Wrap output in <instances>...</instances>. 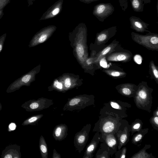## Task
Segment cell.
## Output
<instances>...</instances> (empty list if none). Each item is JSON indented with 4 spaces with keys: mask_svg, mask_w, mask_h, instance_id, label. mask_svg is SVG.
Masks as SVG:
<instances>
[{
    "mask_svg": "<svg viewBox=\"0 0 158 158\" xmlns=\"http://www.w3.org/2000/svg\"><path fill=\"white\" fill-rule=\"evenodd\" d=\"M98 119L95 123L93 132H98L100 135L115 134L121 125L118 115L107 112L99 114Z\"/></svg>",
    "mask_w": 158,
    "mask_h": 158,
    "instance_id": "1",
    "label": "cell"
},
{
    "mask_svg": "<svg viewBox=\"0 0 158 158\" xmlns=\"http://www.w3.org/2000/svg\"><path fill=\"white\" fill-rule=\"evenodd\" d=\"M133 100L137 107L150 113L153 102L152 93L153 89L150 87L147 82L142 81L138 85Z\"/></svg>",
    "mask_w": 158,
    "mask_h": 158,
    "instance_id": "2",
    "label": "cell"
},
{
    "mask_svg": "<svg viewBox=\"0 0 158 158\" xmlns=\"http://www.w3.org/2000/svg\"><path fill=\"white\" fill-rule=\"evenodd\" d=\"M131 105L120 100H110L104 103L100 111L99 114L107 112L117 114L120 119L128 116L127 112Z\"/></svg>",
    "mask_w": 158,
    "mask_h": 158,
    "instance_id": "3",
    "label": "cell"
},
{
    "mask_svg": "<svg viewBox=\"0 0 158 158\" xmlns=\"http://www.w3.org/2000/svg\"><path fill=\"white\" fill-rule=\"evenodd\" d=\"M92 105L95 106L94 96L92 95H82L68 99L63 110L70 111L79 110Z\"/></svg>",
    "mask_w": 158,
    "mask_h": 158,
    "instance_id": "4",
    "label": "cell"
},
{
    "mask_svg": "<svg viewBox=\"0 0 158 158\" xmlns=\"http://www.w3.org/2000/svg\"><path fill=\"white\" fill-rule=\"evenodd\" d=\"M132 40L138 44L148 50L158 51V34L152 32L145 35L134 32L131 33Z\"/></svg>",
    "mask_w": 158,
    "mask_h": 158,
    "instance_id": "5",
    "label": "cell"
},
{
    "mask_svg": "<svg viewBox=\"0 0 158 158\" xmlns=\"http://www.w3.org/2000/svg\"><path fill=\"white\" fill-rule=\"evenodd\" d=\"M54 104L52 100L42 98L37 100H31L25 102L21 107L27 111H40L47 109Z\"/></svg>",
    "mask_w": 158,
    "mask_h": 158,
    "instance_id": "6",
    "label": "cell"
},
{
    "mask_svg": "<svg viewBox=\"0 0 158 158\" xmlns=\"http://www.w3.org/2000/svg\"><path fill=\"white\" fill-rule=\"evenodd\" d=\"M91 127V124L87 123L75 135L74 146L76 150L79 153L83 151L88 141Z\"/></svg>",
    "mask_w": 158,
    "mask_h": 158,
    "instance_id": "7",
    "label": "cell"
},
{
    "mask_svg": "<svg viewBox=\"0 0 158 158\" xmlns=\"http://www.w3.org/2000/svg\"><path fill=\"white\" fill-rule=\"evenodd\" d=\"M130 132L131 125L128 122L124 119H121V125L116 133L118 141V150L125 146L129 142Z\"/></svg>",
    "mask_w": 158,
    "mask_h": 158,
    "instance_id": "8",
    "label": "cell"
},
{
    "mask_svg": "<svg viewBox=\"0 0 158 158\" xmlns=\"http://www.w3.org/2000/svg\"><path fill=\"white\" fill-rule=\"evenodd\" d=\"M114 8L110 3H101L94 7L93 14L100 22H103L105 19L111 15Z\"/></svg>",
    "mask_w": 158,
    "mask_h": 158,
    "instance_id": "9",
    "label": "cell"
},
{
    "mask_svg": "<svg viewBox=\"0 0 158 158\" xmlns=\"http://www.w3.org/2000/svg\"><path fill=\"white\" fill-rule=\"evenodd\" d=\"M100 135V142L105 143L110 150V156H112L117 152L118 148V141L116 134L110 133Z\"/></svg>",
    "mask_w": 158,
    "mask_h": 158,
    "instance_id": "10",
    "label": "cell"
},
{
    "mask_svg": "<svg viewBox=\"0 0 158 158\" xmlns=\"http://www.w3.org/2000/svg\"><path fill=\"white\" fill-rule=\"evenodd\" d=\"M138 88L137 85L131 83H125L119 84L115 89L120 94L125 97L133 98Z\"/></svg>",
    "mask_w": 158,
    "mask_h": 158,
    "instance_id": "11",
    "label": "cell"
},
{
    "mask_svg": "<svg viewBox=\"0 0 158 158\" xmlns=\"http://www.w3.org/2000/svg\"><path fill=\"white\" fill-rule=\"evenodd\" d=\"M63 2L64 0L56 2L42 15L39 20H47L56 16L61 12Z\"/></svg>",
    "mask_w": 158,
    "mask_h": 158,
    "instance_id": "12",
    "label": "cell"
},
{
    "mask_svg": "<svg viewBox=\"0 0 158 158\" xmlns=\"http://www.w3.org/2000/svg\"><path fill=\"white\" fill-rule=\"evenodd\" d=\"M117 31V26H115L104 29L98 33L96 36L97 44L101 45L106 43L115 35Z\"/></svg>",
    "mask_w": 158,
    "mask_h": 158,
    "instance_id": "13",
    "label": "cell"
},
{
    "mask_svg": "<svg viewBox=\"0 0 158 158\" xmlns=\"http://www.w3.org/2000/svg\"><path fill=\"white\" fill-rule=\"evenodd\" d=\"M129 20L130 27L136 31L141 33L151 32L148 30L149 24L143 21L139 17L131 16Z\"/></svg>",
    "mask_w": 158,
    "mask_h": 158,
    "instance_id": "14",
    "label": "cell"
},
{
    "mask_svg": "<svg viewBox=\"0 0 158 158\" xmlns=\"http://www.w3.org/2000/svg\"><path fill=\"white\" fill-rule=\"evenodd\" d=\"M96 132L86 148L83 158H92L100 142V133Z\"/></svg>",
    "mask_w": 158,
    "mask_h": 158,
    "instance_id": "15",
    "label": "cell"
},
{
    "mask_svg": "<svg viewBox=\"0 0 158 158\" xmlns=\"http://www.w3.org/2000/svg\"><path fill=\"white\" fill-rule=\"evenodd\" d=\"M132 56V54L130 52H112L106 57L108 61L127 62L131 60Z\"/></svg>",
    "mask_w": 158,
    "mask_h": 158,
    "instance_id": "16",
    "label": "cell"
},
{
    "mask_svg": "<svg viewBox=\"0 0 158 158\" xmlns=\"http://www.w3.org/2000/svg\"><path fill=\"white\" fill-rule=\"evenodd\" d=\"M20 146L16 144H11L6 146L2 151V158H21Z\"/></svg>",
    "mask_w": 158,
    "mask_h": 158,
    "instance_id": "17",
    "label": "cell"
},
{
    "mask_svg": "<svg viewBox=\"0 0 158 158\" xmlns=\"http://www.w3.org/2000/svg\"><path fill=\"white\" fill-rule=\"evenodd\" d=\"M68 127L65 124L56 125L53 131L52 135L56 141H61L66 138L68 135Z\"/></svg>",
    "mask_w": 158,
    "mask_h": 158,
    "instance_id": "18",
    "label": "cell"
},
{
    "mask_svg": "<svg viewBox=\"0 0 158 158\" xmlns=\"http://www.w3.org/2000/svg\"><path fill=\"white\" fill-rule=\"evenodd\" d=\"M118 44V42L114 40L113 42L102 49L97 55L94 60L95 63L99 62L103 57H106L107 55L115 51L116 47Z\"/></svg>",
    "mask_w": 158,
    "mask_h": 158,
    "instance_id": "19",
    "label": "cell"
},
{
    "mask_svg": "<svg viewBox=\"0 0 158 158\" xmlns=\"http://www.w3.org/2000/svg\"><path fill=\"white\" fill-rule=\"evenodd\" d=\"M149 128H142L132 135L131 140L132 144L139 147L145 135L148 132Z\"/></svg>",
    "mask_w": 158,
    "mask_h": 158,
    "instance_id": "20",
    "label": "cell"
},
{
    "mask_svg": "<svg viewBox=\"0 0 158 158\" xmlns=\"http://www.w3.org/2000/svg\"><path fill=\"white\" fill-rule=\"evenodd\" d=\"M151 147L150 144H145L142 149L133 155L131 158H155L152 153H149L147 152V150Z\"/></svg>",
    "mask_w": 158,
    "mask_h": 158,
    "instance_id": "21",
    "label": "cell"
},
{
    "mask_svg": "<svg viewBox=\"0 0 158 158\" xmlns=\"http://www.w3.org/2000/svg\"><path fill=\"white\" fill-rule=\"evenodd\" d=\"M110 150L106 144L104 142H101L99 148L98 150L95 157L96 158H110Z\"/></svg>",
    "mask_w": 158,
    "mask_h": 158,
    "instance_id": "22",
    "label": "cell"
},
{
    "mask_svg": "<svg viewBox=\"0 0 158 158\" xmlns=\"http://www.w3.org/2000/svg\"><path fill=\"white\" fill-rule=\"evenodd\" d=\"M39 147L42 158H48V150L47 145L44 137L41 135L39 141Z\"/></svg>",
    "mask_w": 158,
    "mask_h": 158,
    "instance_id": "23",
    "label": "cell"
},
{
    "mask_svg": "<svg viewBox=\"0 0 158 158\" xmlns=\"http://www.w3.org/2000/svg\"><path fill=\"white\" fill-rule=\"evenodd\" d=\"M102 71L109 76L115 78H119L125 77L127 73L124 71L113 69H104Z\"/></svg>",
    "mask_w": 158,
    "mask_h": 158,
    "instance_id": "24",
    "label": "cell"
},
{
    "mask_svg": "<svg viewBox=\"0 0 158 158\" xmlns=\"http://www.w3.org/2000/svg\"><path fill=\"white\" fill-rule=\"evenodd\" d=\"M43 115V114H40L31 116L24 120L22 123V125L23 126L35 125Z\"/></svg>",
    "mask_w": 158,
    "mask_h": 158,
    "instance_id": "25",
    "label": "cell"
},
{
    "mask_svg": "<svg viewBox=\"0 0 158 158\" xmlns=\"http://www.w3.org/2000/svg\"><path fill=\"white\" fill-rule=\"evenodd\" d=\"M131 6L135 12H139L143 10L144 3L143 0H130Z\"/></svg>",
    "mask_w": 158,
    "mask_h": 158,
    "instance_id": "26",
    "label": "cell"
},
{
    "mask_svg": "<svg viewBox=\"0 0 158 158\" xmlns=\"http://www.w3.org/2000/svg\"><path fill=\"white\" fill-rule=\"evenodd\" d=\"M143 125V123L141 120L136 119L130 125L131 136L142 128Z\"/></svg>",
    "mask_w": 158,
    "mask_h": 158,
    "instance_id": "27",
    "label": "cell"
},
{
    "mask_svg": "<svg viewBox=\"0 0 158 158\" xmlns=\"http://www.w3.org/2000/svg\"><path fill=\"white\" fill-rule=\"evenodd\" d=\"M149 71L151 75L155 80L156 83H158V68L153 60H151L149 65Z\"/></svg>",
    "mask_w": 158,
    "mask_h": 158,
    "instance_id": "28",
    "label": "cell"
},
{
    "mask_svg": "<svg viewBox=\"0 0 158 158\" xmlns=\"http://www.w3.org/2000/svg\"><path fill=\"white\" fill-rule=\"evenodd\" d=\"M127 151V148L126 147H124L119 150L117 151L115 153V158H125Z\"/></svg>",
    "mask_w": 158,
    "mask_h": 158,
    "instance_id": "29",
    "label": "cell"
},
{
    "mask_svg": "<svg viewBox=\"0 0 158 158\" xmlns=\"http://www.w3.org/2000/svg\"><path fill=\"white\" fill-rule=\"evenodd\" d=\"M149 122L152 127L155 130L158 131V116L153 115L150 118Z\"/></svg>",
    "mask_w": 158,
    "mask_h": 158,
    "instance_id": "30",
    "label": "cell"
},
{
    "mask_svg": "<svg viewBox=\"0 0 158 158\" xmlns=\"http://www.w3.org/2000/svg\"><path fill=\"white\" fill-rule=\"evenodd\" d=\"M10 2V0H0V19L3 15L4 8Z\"/></svg>",
    "mask_w": 158,
    "mask_h": 158,
    "instance_id": "31",
    "label": "cell"
},
{
    "mask_svg": "<svg viewBox=\"0 0 158 158\" xmlns=\"http://www.w3.org/2000/svg\"><path fill=\"white\" fill-rule=\"evenodd\" d=\"M76 51L78 56L82 57L84 55V51L83 47L81 44H78L76 47Z\"/></svg>",
    "mask_w": 158,
    "mask_h": 158,
    "instance_id": "32",
    "label": "cell"
},
{
    "mask_svg": "<svg viewBox=\"0 0 158 158\" xmlns=\"http://www.w3.org/2000/svg\"><path fill=\"white\" fill-rule=\"evenodd\" d=\"M119 2L122 10L125 11L128 7L127 0H119Z\"/></svg>",
    "mask_w": 158,
    "mask_h": 158,
    "instance_id": "33",
    "label": "cell"
},
{
    "mask_svg": "<svg viewBox=\"0 0 158 158\" xmlns=\"http://www.w3.org/2000/svg\"><path fill=\"white\" fill-rule=\"evenodd\" d=\"M6 37V34L5 33L0 37V52L2 51Z\"/></svg>",
    "mask_w": 158,
    "mask_h": 158,
    "instance_id": "34",
    "label": "cell"
},
{
    "mask_svg": "<svg viewBox=\"0 0 158 158\" xmlns=\"http://www.w3.org/2000/svg\"><path fill=\"white\" fill-rule=\"evenodd\" d=\"M134 60L136 63L140 64L142 62V58L140 55L137 54L134 56Z\"/></svg>",
    "mask_w": 158,
    "mask_h": 158,
    "instance_id": "35",
    "label": "cell"
},
{
    "mask_svg": "<svg viewBox=\"0 0 158 158\" xmlns=\"http://www.w3.org/2000/svg\"><path fill=\"white\" fill-rule=\"evenodd\" d=\"M54 86L57 89H61L63 88V85L60 82H59L57 80H56L54 82Z\"/></svg>",
    "mask_w": 158,
    "mask_h": 158,
    "instance_id": "36",
    "label": "cell"
},
{
    "mask_svg": "<svg viewBox=\"0 0 158 158\" xmlns=\"http://www.w3.org/2000/svg\"><path fill=\"white\" fill-rule=\"evenodd\" d=\"M71 85L70 79L69 78H66L64 81L65 86L67 88H69L70 87Z\"/></svg>",
    "mask_w": 158,
    "mask_h": 158,
    "instance_id": "37",
    "label": "cell"
},
{
    "mask_svg": "<svg viewBox=\"0 0 158 158\" xmlns=\"http://www.w3.org/2000/svg\"><path fill=\"white\" fill-rule=\"evenodd\" d=\"M61 157L60 155L57 153L56 150L54 149L53 152L52 158H60Z\"/></svg>",
    "mask_w": 158,
    "mask_h": 158,
    "instance_id": "38",
    "label": "cell"
},
{
    "mask_svg": "<svg viewBox=\"0 0 158 158\" xmlns=\"http://www.w3.org/2000/svg\"><path fill=\"white\" fill-rule=\"evenodd\" d=\"M80 2L86 4H89L100 0H79Z\"/></svg>",
    "mask_w": 158,
    "mask_h": 158,
    "instance_id": "39",
    "label": "cell"
},
{
    "mask_svg": "<svg viewBox=\"0 0 158 158\" xmlns=\"http://www.w3.org/2000/svg\"><path fill=\"white\" fill-rule=\"evenodd\" d=\"M28 4V6L32 5L33 4L35 0H27Z\"/></svg>",
    "mask_w": 158,
    "mask_h": 158,
    "instance_id": "40",
    "label": "cell"
},
{
    "mask_svg": "<svg viewBox=\"0 0 158 158\" xmlns=\"http://www.w3.org/2000/svg\"><path fill=\"white\" fill-rule=\"evenodd\" d=\"M153 115L158 116V107L154 111L153 113Z\"/></svg>",
    "mask_w": 158,
    "mask_h": 158,
    "instance_id": "41",
    "label": "cell"
},
{
    "mask_svg": "<svg viewBox=\"0 0 158 158\" xmlns=\"http://www.w3.org/2000/svg\"><path fill=\"white\" fill-rule=\"evenodd\" d=\"M144 4L150 3L151 2V0H143Z\"/></svg>",
    "mask_w": 158,
    "mask_h": 158,
    "instance_id": "42",
    "label": "cell"
},
{
    "mask_svg": "<svg viewBox=\"0 0 158 158\" xmlns=\"http://www.w3.org/2000/svg\"><path fill=\"white\" fill-rule=\"evenodd\" d=\"M2 108V106L1 103L0 102V111L1 110Z\"/></svg>",
    "mask_w": 158,
    "mask_h": 158,
    "instance_id": "43",
    "label": "cell"
}]
</instances>
